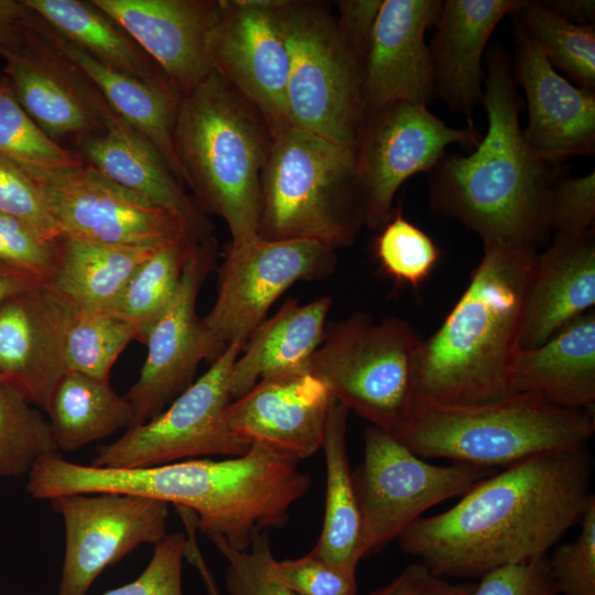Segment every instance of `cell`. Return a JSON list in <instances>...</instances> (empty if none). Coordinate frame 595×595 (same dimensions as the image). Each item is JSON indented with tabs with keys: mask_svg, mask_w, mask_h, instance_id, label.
<instances>
[{
	"mask_svg": "<svg viewBox=\"0 0 595 595\" xmlns=\"http://www.w3.org/2000/svg\"><path fill=\"white\" fill-rule=\"evenodd\" d=\"M588 448L534 455L478 482L447 510L421 517L397 539L441 577L476 578L547 552L593 499Z\"/></svg>",
	"mask_w": 595,
	"mask_h": 595,
	"instance_id": "6da1fadb",
	"label": "cell"
},
{
	"mask_svg": "<svg viewBox=\"0 0 595 595\" xmlns=\"http://www.w3.org/2000/svg\"><path fill=\"white\" fill-rule=\"evenodd\" d=\"M310 487L311 477L299 462L253 446L221 459L120 469L72 463L55 453L34 464L26 484L37 499L117 493L181 506L195 513L196 528L206 537L218 534L238 550H248L260 529L283 528Z\"/></svg>",
	"mask_w": 595,
	"mask_h": 595,
	"instance_id": "7a4b0ae2",
	"label": "cell"
},
{
	"mask_svg": "<svg viewBox=\"0 0 595 595\" xmlns=\"http://www.w3.org/2000/svg\"><path fill=\"white\" fill-rule=\"evenodd\" d=\"M484 83L487 132L472 153L444 155L431 171L430 208L476 232L483 245L538 251L549 234L547 201L563 167L528 149L513 63L498 43L488 50Z\"/></svg>",
	"mask_w": 595,
	"mask_h": 595,
	"instance_id": "3957f363",
	"label": "cell"
},
{
	"mask_svg": "<svg viewBox=\"0 0 595 595\" xmlns=\"http://www.w3.org/2000/svg\"><path fill=\"white\" fill-rule=\"evenodd\" d=\"M469 282L429 338L420 340L414 396L482 403L508 393L511 360L538 251L483 245Z\"/></svg>",
	"mask_w": 595,
	"mask_h": 595,
	"instance_id": "277c9868",
	"label": "cell"
},
{
	"mask_svg": "<svg viewBox=\"0 0 595 595\" xmlns=\"http://www.w3.org/2000/svg\"><path fill=\"white\" fill-rule=\"evenodd\" d=\"M272 133L261 113L213 71L177 107L173 144L183 183L228 226L231 245L258 236L260 183Z\"/></svg>",
	"mask_w": 595,
	"mask_h": 595,
	"instance_id": "5b68a950",
	"label": "cell"
},
{
	"mask_svg": "<svg viewBox=\"0 0 595 595\" xmlns=\"http://www.w3.org/2000/svg\"><path fill=\"white\" fill-rule=\"evenodd\" d=\"M594 433V411L510 393L469 404L414 396L393 436L423 459L446 458L496 469L534 455L588 448Z\"/></svg>",
	"mask_w": 595,
	"mask_h": 595,
	"instance_id": "8992f818",
	"label": "cell"
},
{
	"mask_svg": "<svg viewBox=\"0 0 595 595\" xmlns=\"http://www.w3.org/2000/svg\"><path fill=\"white\" fill-rule=\"evenodd\" d=\"M364 219L356 151L290 126L273 136L262 167L258 236L354 242Z\"/></svg>",
	"mask_w": 595,
	"mask_h": 595,
	"instance_id": "52a82bcc",
	"label": "cell"
},
{
	"mask_svg": "<svg viewBox=\"0 0 595 595\" xmlns=\"http://www.w3.org/2000/svg\"><path fill=\"white\" fill-rule=\"evenodd\" d=\"M420 340L404 320L387 316L376 322L357 313L325 332L306 370L349 411L393 434L414 399Z\"/></svg>",
	"mask_w": 595,
	"mask_h": 595,
	"instance_id": "ba28073f",
	"label": "cell"
},
{
	"mask_svg": "<svg viewBox=\"0 0 595 595\" xmlns=\"http://www.w3.org/2000/svg\"><path fill=\"white\" fill-rule=\"evenodd\" d=\"M277 10L290 53L291 126L355 150L365 122L361 62L328 4L281 0Z\"/></svg>",
	"mask_w": 595,
	"mask_h": 595,
	"instance_id": "9c48e42d",
	"label": "cell"
},
{
	"mask_svg": "<svg viewBox=\"0 0 595 595\" xmlns=\"http://www.w3.org/2000/svg\"><path fill=\"white\" fill-rule=\"evenodd\" d=\"M364 444V458L353 470L361 558L397 540L429 508L462 497L496 473L495 468L461 463L431 464L393 434L371 424L365 428Z\"/></svg>",
	"mask_w": 595,
	"mask_h": 595,
	"instance_id": "30bf717a",
	"label": "cell"
},
{
	"mask_svg": "<svg viewBox=\"0 0 595 595\" xmlns=\"http://www.w3.org/2000/svg\"><path fill=\"white\" fill-rule=\"evenodd\" d=\"M244 346L240 342L228 345L209 369L163 411L127 429L118 440L99 446L91 466L139 468L245 454L249 447L230 434L225 421L232 401L231 370Z\"/></svg>",
	"mask_w": 595,
	"mask_h": 595,
	"instance_id": "8fae6325",
	"label": "cell"
},
{
	"mask_svg": "<svg viewBox=\"0 0 595 595\" xmlns=\"http://www.w3.org/2000/svg\"><path fill=\"white\" fill-rule=\"evenodd\" d=\"M335 249L311 239L267 240L259 236L230 245L219 270L216 301L201 318L210 361L234 342L246 344L275 301L301 280L333 272Z\"/></svg>",
	"mask_w": 595,
	"mask_h": 595,
	"instance_id": "7c38bea8",
	"label": "cell"
},
{
	"mask_svg": "<svg viewBox=\"0 0 595 595\" xmlns=\"http://www.w3.org/2000/svg\"><path fill=\"white\" fill-rule=\"evenodd\" d=\"M480 138L474 126L448 127L419 104L398 102L366 117L355 149L365 224L380 229L408 178L432 171L450 144L470 149Z\"/></svg>",
	"mask_w": 595,
	"mask_h": 595,
	"instance_id": "4fadbf2b",
	"label": "cell"
},
{
	"mask_svg": "<svg viewBox=\"0 0 595 595\" xmlns=\"http://www.w3.org/2000/svg\"><path fill=\"white\" fill-rule=\"evenodd\" d=\"M65 529L57 595H86L98 575L136 548L167 533L169 504L117 493L71 494L50 499Z\"/></svg>",
	"mask_w": 595,
	"mask_h": 595,
	"instance_id": "5bb4252c",
	"label": "cell"
},
{
	"mask_svg": "<svg viewBox=\"0 0 595 595\" xmlns=\"http://www.w3.org/2000/svg\"><path fill=\"white\" fill-rule=\"evenodd\" d=\"M0 55L20 105L55 142L71 138L77 143L121 119L39 15L24 43Z\"/></svg>",
	"mask_w": 595,
	"mask_h": 595,
	"instance_id": "9a60e30c",
	"label": "cell"
},
{
	"mask_svg": "<svg viewBox=\"0 0 595 595\" xmlns=\"http://www.w3.org/2000/svg\"><path fill=\"white\" fill-rule=\"evenodd\" d=\"M29 175L61 234L133 246H161L193 237L178 217L147 203L85 163L77 169Z\"/></svg>",
	"mask_w": 595,
	"mask_h": 595,
	"instance_id": "2e32d148",
	"label": "cell"
},
{
	"mask_svg": "<svg viewBox=\"0 0 595 595\" xmlns=\"http://www.w3.org/2000/svg\"><path fill=\"white\" fill-rule=\"evenodd\" d=\"M216 257L214 238L194 244L174 296L144 335L145 360L139 378L125 394L132 408V426L163 411L194 382L199 363L210 360L196 301Z\"/></svg>",
	"mask_w": 595,
	"mask_h": 595,
	"instance_id": "e0dca14e",
	"label": "cell"
},
{
	"mask_svg": "<svg viewBox=\"0 0 595 595\" xmlns=\"http://www.w3.org/2000/svg\"><path fill=\"white\" fill-rule=\"evenodd\" d=\"M281 0H221L212 43L213 69L261 113L272 136L291 126L290 53L278 15Z\"/></svg>",
	"mask_w": 595,
	"mask_h": 595,
	"instance_id": "ac0fdd59",
	"label": "cell"
},
{
	"mask_svg": "<svg viewBox=\"0 0 595 595\" xmlns=\"http://www.w3.org/2000/svg\"><path fill=\"white\" fill-rule=\"evenodd\" d=\"M333 396L307 370L258 381L234 399L225 414L230 434L248 447H259L299 462L322 448Z\"/></svg>",
	"mask_w": 595,
	"mask_h": 595,
	"instance_id": "d6986e66",
	"label": "cell"
},
{
	"mask_svg": "<svg viewBox=\"0 0 595 595\" xmlns=\"http://www.w3.org/2000/svg\"><path fill=\"white\" fill-rule=\"evenodd\" d=\"M440 0H382L364 63L365 118L398 102L428 106L434 97L425 33L435 25Z\"/></svg>",
	"mask_w": 595,
	"mask_h": 595,
	"instance_id": "ffe728a7",
	"label": "cell"
},
{
	"mask_svg": "<svg viewBox=\"0 0 595 595\" xmlns=\"http://www.w3.org/2000/svg\"><path fill=\"white\" fill-rule=\"evenodd\" d=\"M74 309L47 283L0 304V377L43 411L67 371L64 344Z\"/></svg>",
	"mask_w": 595,
	"mask_h": 595,
	"instance_id": "44dd1931",
	"label": "cell"
},
{
	"mask_svg": "<svg viewBox=\"0 0 595 595\" xmlns=\"http://www.w3.org/2000/svg\"><path fill=\"white\" fill-rule=\"evenodd\" d=\"M91 1L130 33L181 95L214 71L212 43L221 0Z\"/></svg>",
	"mask_w": 595,
	"mask_h": 595,
	"instance_id": "7402d4cb",
	"label": "cell"
},
{
	"mask_svg": "<svg viewBox=\"0 0 595 595\" xmlns=\"http://www.w3.org/2000/svg\"><path fill=\"white\" fill-rule=\"evenodd\" d=\"M516 82L523 89L528 123L523 139L534 158L561 164L595 151V91L571 84L515 24Z\"/></svg>",
	"mask_w": 595,
	"mask_h": 595,
	"instance_id": "603a6c76",
	"label": "cell"
},
{
	"mask_svg": "<svg viewBox=\"0 0 595 595\" xmlns=\"http://www.w3.org/2000/svg\"><path fill=\"white\" fill-rule=\"evenodd\" d=\"M520 0L443 1L436 31L429 45L434 97L467 118L483 99L482 57L499 21L511 14Z\"/></svg>",
	"mask_w": 595,
	"mask_h": 595,
	"instance_id": "cb8c5ba5",
	"label": "cell"
},
{
	"mask_svg": "<svg viewBox=\"0 0 595 595\" xmlns=\"http://www.w3.org/2000/svg\"><path fill=\"white\" fill-rule=\"evenodd\" d=\"M595 305V231L556 235L538 252L528 286L518 339L536 347Z\"/></svg>",
	"mask_w": 595,
	"mask_h": 595,
	"instance_id": "d4e9b609",
	"label": "cell"
},
{
	"mask_svg": "<svg viewBox=\"0 0 595 595\" xmlns=\"http://www.w3.org/2000/svg\"><path fill=\"white\" fill-rule=\"evenodd\" d=\"M76 145L83 162L104 177L178 217L195 239L210 237V221L185 193L160 151L125 120Z\"/></svg>",
	"mask_w": 595,
	"mask_h": 595,
	"instance_id": "484cf974",
	"label": "cell"
},
{
	"mask_svg": "<svg viewBox=\"0 0 595 595\" xmlns=\"http://www.w3.org/2000/svg\"><path fill=\"white\" fill-rule=\"evenodd\" d=\"M508 393H530L558 407L594 411L595 311L536 347L519 348L509 368Z\"/></svg>",
	"mask_w": 595,
	"mask_h": 595,
	"instance_id": "4316f807",
	"label": "cell"
},
{
	"mask_svg": "<svg viewBox=\"0 0 595 595\" xmlns=\"http://www.w3.org/2000/svg\"><path fill=\"white\" fill-rule=\"evenodd\" d=\"M332 300L323 296L306 304L288 299L271 317L250 334L242 356L234 363L231 398L237 399L258 381L306 370L323 342Z\"/></svg>",
	"mask_w": 595,
	"mask_h": 595,
	"instance_id": "83f0119b",
	"label": "cell"
},
{
	"mask_svg": "<svg viewBox=\"0 0 595 595\" xmlns=\"http://www.w3.org/2000/svg\"><path fill=\"white\" fill-rule=\"evenodd\" d=\"M52 34L57 46L99 88L111 109L154 144L174 175L183 183L173 144L181 93L170 82H147L109 68L53 30Z\"/></svg>",
	"mask_w": 595,
	"mask_h": 595,
	"instance_id": "f1b7e54d",
	"label": "cell"
},
{
	"mask_svg": "<svg viewBox=\"0 0 595 595\" xmlns=\"http://www.w3.org/2000/svg\"><path fill=\"white\" fill-rule=\"evenodd\" d=\"M48 285L78 306L109 311L160 246L113 245L61 234ZM162 246V245H161Z\"/></svg>",
	"mask_w": 595,
	"mask_h": 595,
	"instance_id": "f546056e",
	"label": "cell"
},
{
	"mask_svg": "<svg viewBox=\"0 0 595 595\" xmlns=\"http://www.w3.org/2000/svg\"><path fill=\"white\" fill-rule=\"evenodd\" d=\"M23 2L53 31L100 64L142 80L170 82L130 33L91 0Z\"/></svg>",
	"mask_w": 595,
	"mask_h": 595,
	"instance_id": "4dcf8cb0",
	"label": "cell"
},
{
	"mask_svg": "<svg viewBox=\"0 0 595 595\" xmlns=\"http://www.w3.org/2000/svg\"><path fill=\"white\" fill-rule=\"evenodd\" d=\"M349 409L333 398L322 448L326 489L322 531L312 551L337 569L356 575L360 553V516L349 466L346 426Z\"/></svg>",
	"mask_w": 595,
	"mask_h": 595,
	"instance_id": "1f68e13d",
	"label": "cell"
},
{
	"mask_svg": "<svg viewBox=\"0 0 595 595\" xmlns=\"http://www.w3.org/2000/svg\"><path fill=\"white\" fill-rule=\"evenodd\" d=\"M58 450L73 452L133 424L125 396L109 380L67 370L45 410Z\"/></svg>",
	"mask_w": 595,
	"mask_h": 595,
	"instance_id": "d6a6232c",
	"label": "cell"
},
{
	"mask_svg": "<svg viewBox=\"0 0 595 595\" xmlns=\"http://www.w3.org/2000/svg\"><path fill=\"white\" fill-rule=\"evenodd\" d=\"M511 14L554 68L573 78L576 86L595 91L594 25L571 23L536 0H520Z\"/></svg>",
	"mask_w": 595,
	"mask_h": 595,
	"instance_id": "836d02e7",
	"label": "cell"
},
{
	"mask_svg": "<svg viewBox=\"0 0 595 595\" xmlns=\"http://www.w3.org/2000/svg\"><path fill=\"white\" fill-rule=\"evenodd\" d=\"M196 240L181 237L160 246L142 262L108 311L130 323L139 342L174 296L185 260Z\"/></svg>",
	"mask_w": 595,
	"mask_h": 595,
	"instance_id": "e575fe53",
	"label": "cell"
},
{
	"mask_svg": "<svg viewBox=\"0 0 595 595\" xmlns=\"http://www.w3.org/2000/svg\"><path fill=\"white\" fill-rule=\"evenodd\" d=\"M137 329L117 315L75 304L64 344L67 370L109 380L110 370Z\"/></svg>",
	"mask_w": 595,
	"mask_h": 595,
	"instance_id": "d590c367",
	"label": "cell"
},
{
	"mask_svg": "<svg viewBox=\"0 0 595 595\" xmlns=\"http://www.w3.org/2000/svg\"><path fill=\"white\" fill-rule=\"evenodd\" d=\"M0 156L29 174L77 169L84 165L52 140L20 105L9 78L0 76Z\"/></svg>",
	"mask_w": 595,
	"mask_h": 595,
	"instance_id": "8d00e7d4",
	"label": "cell"
},
{
	"mask_svg": "<svg viewBox=\"0 0 595 595\" xmlns=\"http://www.w3.org/2000/svg\"><path fill=\"white\" fill-rule=\"evenodd\" d=\"M57 451L48 419L19 390L0 382V477L29 475L41 457Z\"/></svg>",
	"mask_w": 595,
	"mask_h": 595,
	"instance_id": "74e56055",
	"label": "cell"
},
{
	"mask_svg": "<svg viewBox=\"0 0 595 595\" xmlns=\"http://www.w3.org/2000/svg\"><path fill=\"white\" fill-rule=\"evenodd\" d=\"M375 255L387 275L416 290L432 274L442 251L401 209H394L375 240Z\"/></svg>",
	"mask_w": 595,
	"mask_h": 595,
	"instance_id": "f35d334b",
	"label": "cell"
},
{
	"mask_svg": "<svg viewBox=\"0 0 595 595\" xmlns=\"http://www.w3.org/2000/svg\"><path fill=\"white\" fill-rule=\"evenodd\" d=\"M207 538L227 562L225 586L228 595H295L270 572L269 560L273 553L269 530L255 532L250 551L235 549L218 534Z\"/></svg>",
	"mask_w": 595,
	"mask_h": 595,
	"instance_id": "ab89813d",
	"label": "cell"
},
{
	"mask_svg": "<svg viewBox=\"0 0 595 595\" xmlns=\"http://www.w3.org/2000/svg\"><path fill=\"white\" fill-rule=\"evenodd\" d=\"M578 524L577 538L558 545L548 559L561 595H595V499Z\"/></svg>",
	"mask_w": 595,
	"mask_h": 595,
	"instance_id": "60d3db41",
	"label": "cell"
},
{
	"mask_svg": "<svg viewBox=\"0 0 595 595\" xmlns=\"http://www.w3.org/2000/svg\"><path fill=\"white\" fill-rule=\"evenodd\" d=\"M57 262L56 239L0 213V263L48 283Z\"/></svg>",
	"mask_w": 595,
	"mask_h": 595,
	"instance_id": "b9f144b4",
	"label": "cell"
},
{
	"mask_svg": "<svg viewBox=\"0 0 595 595\" xmlns=\"http://www.w3.org/2000/svg\"><path fill=\"white\" fill-rule=\"evenodd\" d=\"M595 173L562 176L550 191L545 206V227L556 235H582L594 230Z\"/></svg>",
	"mask_w": 595,
	"mask_h": 595,
	"instance_id": "7bdbcfd3",
	"label": "cell"
},
{
	"mask_svg": "<svg viewBox=\"0 0 595 595\" xmlns=\"http://www.w3.org/2000/svg\"><path fill=\"white\" fill-rule=\"evenodd\" d=\"M271 574L295 595H357L356 577L312 550L299 559L269 560Z\"/></svg>",
	"mask_w": 595,
	"mask_h": 595,
	"instance_id": "ee69618b",
	"label": "cell"
},
{
	"mask_svg": "<svg viewBox=\"0 0 595 595\" xmlns=\"http://www.w3.org/2000/svg\"><path fill=\"white\" fill-rule=\"evenodd\" d=\"M186 550L185 533L167 534L154 545L148 566L136 580L102 595H183L182 567Z\"/></svg>",
	"mask_w": 595,
	"mask_h": 595,
	"instance_id": "f6af8a7d",
	"label": "cell"
},
{
	"mask_svg": "<svg viewBox=\"0 0 595 595\" xmlns=\"http://www.w3.org/2000/svg\"><path fill=\"white\" fill-rule=\"evenodd\" d=\"M0 213L18 218L48 239L61 232L30 175L0 156Z\"/></svg>",
	"mask_w": 595,
	"mask_h": 595,
	"instance_id": "bcb514c9",
	"label": "cell"
},
{
	"mask_svg": "<svg viewBox=\"0 0 595 595\" xmlns=\"http://www.w3.org/2000/svg\"><path fill=\"white\" fill-rule=\"evenodd\" d=\"M472 595H561L547 555L495 569L480 577Z\"/></svg>",
	"mask_w": 595,
	"mask_h": 595,
	"instance_id": "7dc6e473",
	"label": "cell"
},
{
	"mask_svg": "<svg viewBox=\"0 0 595 595\" xmlns=\"http://www.w3.org/2000/svg\"><path fill=\"white\" fill-rule=\"evenodd\" d=\"M475 586L470 582L452 583L419 562L365 595H472Z\"/></svg>",
	"mask_w": 595,
	"mask_h": 595,
	"instance_id": "c3c4849f",
	"label": "cell"
},
{
	"mask_svg": "<svg viewBox=\"0 0 595 595\" xmlns=\"http://www.w3.org/2000/svg\"><path fill=\"white\" fill-rule=\"evenodd\" d=\"M381 3L382 0H342L334 4L339 32L361 62L363 69Z\"/></svg>",
	"mask_w": 595,
	"mask_h": 595,
	"instance_id": "681fc988",
	"label": "cell"
},
{
	"mask_svg": "<svg viewBox=\"0 0 595 595\" xmlns=\"http://www.w3.org/2000/svg\"><path fill=\"white\" fill-rule=\"evenodd\" d=\"M36 20L23 0H0V54L22 45Z\"/></svg>",
	"mask_w": 595,
	"mask_h": 595,
	"instance_id": "f907efd6",
	"label": "cell"
},
{
	"mask_svg": "<svg viewBox=\"0 0 595 595\" xmlns=\"http://www.w3.org/2000/svg\"><path fill=\"white\" fill-rule=\"evenodd\" d=\"M550 10L577 25H594V0H548L542 1Z\"/></svg>",
	"mask_w": 595,
	"mask_h": 595,
	"instance_id": "816d5d0a",
	"label": "cell"
},
{
	"mask_svg": "<svg viewBox=\"0 0 595 595\" xmlns=\"http://www.w3.org/2000/svg\"><path fill=\"white\" fill-rule=\"evenodd\" d=\"M44 282L0 263V304L13 295L33 289Z\"/></svg>",
	"mask_w": 595,
	"mask_h": 595,
	"instance_id": "f5cc1de1",
	"label": "cell"
},
{
	"mask_svg": "<svg viewBox=\"0 0 595 595\" xmlns=\"http://www.w3.org/2000/svg\"><path fill=\"white\" fill-rule=\"evenodd\" d=\"M201 574L203 576V580H204V583H205V586L208 591V594L209 595H220L218 588H217V585L215 583V580L214 577L212 576L208 567H205L201 571Z\"/></svg>",
	"mask_w": 595,
	"mask_h": 595,
	"instance_id": "db71d44e",
	"label": "cell"
},
{
	"mask_svg": "<svg viewBox=\"0 0 595 595\" xmlns=\"http://www.w3.org/2000/svg\"><path fill=\"white\" fill-rule=\"evenodd\" d=\"M2 381H3V380H2L1 377H0V382H2Z\"/></svg>",
	"mask_w": 595,
	"mask_h": 595,
	"instance_id": "11a10c76",
	"label": "cell"
}]
</instances>
